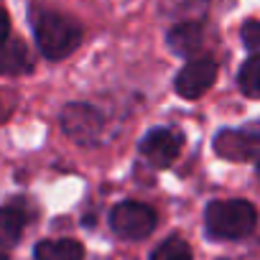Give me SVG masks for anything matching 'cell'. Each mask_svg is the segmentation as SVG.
Segmentation results:
<instances>
[{
    "label": "cell",
    "instance_id": "15",
    "mask_svg": "<svg viewBox=\"0 0 260 260\" xmlns=\"http://www.w3.org/2000/svg\"><path fill=\"white\" fill-rule=\"evenodd\" d=\"M242 44L250 51H260V21H247L242 26Z\"/></svg>",
    "mask_w": 260,
    "mask_h": 260
},
{
    "label": "cell",
    "instance_id": "1",
    "mask_svg": "<svg viewBox=\"0 0 260 260\" xmlns=\"http://www.w3.org/2000/svg\"><path fill=\"white\" fill-rule=\"evenodd\" d=\"M257 212L245 199L212 202L204 212V227L214 240H242L255 230Z\"/></svg>",
    "mask_w": 260,
    "mask_h": 260
},
{
    "label": "cell",
    "instance_id": "10",
    "mask_svg": "<svg viewBox=\"0 0 260 260\" xmlns=\"http://www.w3.org/2000/svg\"><path fill=\"white\" fill-rule=\"evenodd\" d=\"M207 8H209V0H161V11L171 16L176 23L181 21L202 23V18L207 16Z\"/></svg>",
    "mask_w": 260,
    "mask_h": 260
},
{
    "label": "cell",
    "instance_id": "6",
    "mask_svg": "<svg viewBox=\"0 0 260 260\" xmlns=\"http://www.w3.org/2000/svg\"><path fill=\"white\" fill-rule=\"evenodd\" d=\"M214 153L227 161H260V136L242 130H222L214 138Z\"/></svg>",
    "mask_w": 260,
    "mask_h": 260
},
{
    "label": "cell",
    "instance_id": "9",
    "mask_svg": "<svg viewBox=\"0 0 260 260\" xmlns=\"http://www.w3.org/2000/svg\"><path fill=\"white\" fill-rule=\"evenodd\" d=\"M36 260H84V247L77 240H44L36 245Z\"/></svg>",
    "mask_w": 260,
    "mask_h": 260
},
{
    "label": "cell",
    "instance_id": "7",
    "mask_svg": "<svg viewBox=\"0 0 260 260\" xmlns=\"http://www.w3.org/2000/svg\"><path fill=\"white\" fill-rule=\"evenodd\" d=\"M181 151V141L176 133H171V130H164V127H156L151 130V133L141 141V156L156 166V169H166L176 161Z\"/></svg>",
    "mask_w": 260,
    "mask_h": 260
},
{
    "label": "cell",
    "instance_id": "8",
    "mask_svg": "<svg viewBox=\"0 0 260 260\" xmlns=\"http://www.w3.org/2000/svg\"><path fill=\"white\" fill-rule=\"evenodd\" d=\"M166 44L176 56H194L204 44L202 23L197 21H181L166 34Z\"/></svg>",
    "mask_w": 260,
    "mask_h": 260
},
{
    "label": "cell",
    "instance_id": "2",
    "mask_svg": "<svg viewBox=\"0 0 260 260\" xmlns=\"http://www.w3.org/2000/svg\"><path fill=\"white\" fill-rule=\"evenodd\" d=\"M36 41L39 49L46 59H64L69 56L79 41H82V28L77 21L59 16V13H44L36 21Z\"/></svg>",
    "mask_w": 260,
    "mask_h": 260
},
{
    "label": "cell",
    "instance_id": "16",
    "mask_svg": "<svg viewBox=\"0 0 260 260\" xmlns=\"http://www.w3.org/2000/svg\"><path fill=\"white\" fill-rule=\"evenodd\" d=\"M8 31H11V18L3 8H0V46L8 41Z\"/></svg>",
    "mask_w": 260,
    "mask_h": 260
},
{
    "label": "cell",
    "instance_id": "13",
    "mask_svg": "<svg viewBox=\"0 0 260 260\" xmlns=\"http://www.w3.org/2000/svg\"><path fill=\"white\" fill-rule=\"evenodd\" d=\"M237 84H240L245 97H250V100L260 97V54H252L242 64V69L237 74Z\"/></svg>",
    "mask_w": 260,
    "mask_h": 260
},
{
    "label": "cell",
    "instance_id": "11",
    "mask_svg": "<svg viewBox=\"0 0 260 260\" xmlns=\"http://www.w3.org/2000/svg\"><path fill=\"white\" fill-rule=\"evenodd\" d=\"M31 69V56L21 41H6L0 46V74H23Z\"/></svg>",
    "mask_w": 260,
    "mask_h": 260
},
{
    "label": "cell",
    "instance_id": "5",
    "mask_svg": "<svg viewBox=\"0 0 260 260\" xmlns=\"http://www.w3.org/2000/svg\"><path fill=\"white\" fill-rule=\"evenodd\" d=\"M214 79H217V61L212 56H194L176 74V92L184 100H197L214 84Z\"/></svg>",
    "mask_w": 260,
    "mask_h": 260
},
{
    "label": "cell",
    "instance_id": "14",
    "mask_svg": "<svg viewBox=\"0 0 260 260\" xmlns=\"http://www.w3.org/2000/svg\"><path fill=\"white\" fill-rule=\"evenodd\" d=\"M151 260H191V247L179 235H171L153 250Z\"/></svg>",
    "mask_w": 260,
    "mask_h": 260
},
{
    "label": "cell",
    "instance_id": "3",
    "mask_svg": "<svg viewBox=\"0 0 260 260\" xmlns=\"http://www.w3.org/2000/svg\"><path fill=\"white\" fill-rule=\"evenodd\" d=\"M110 227L122 240H143L156 230V212L141 202H120L110 212Z\"/></svg>",
    "mask_w": 260,
    "mask_h": 260
},
{
    "label": "cell",
    "instance_id": "12",
    "mask_svg": "<svg viewBox=\"0 0 260 260\" xmlns=\"http://www.w3.org/2000/svg\"><path fill=\"white\" fill-rule=\"evenodd\" d=\"M26 214L18 207H0V247H13L21 240Z\"/></svg>",
    "mask_w": 260,
    "mask_h": 260
},
{
    "label": "cell",
    "instance_id": "4",
    "mask_svg": "<svg viewBox=\"0 0 260 260\" xmlns=\"http://www.w3.org/2000/svg\"><path fill=\"white\" fill-rule=\"evenodd\" d=\"M61 127L72 141L82 146H92L102 138L105 117L100 115V110H94L87 102H72L61 110Z\"/></svg>",
    "mask_w": 260,
    "mask_h": 260
},
{
    "label": "cell",
    "instance_id": "17",
    "mask_svg": "<svg viewBox=\"0 0 260 260\" xmlns=\"http://www.w3.org/2000/svg\"><path fill=\"white\" fill-rule=\"evenodd\" d=\"M255 174H257V179H260V161L255 164Z\"/></svg>",
    "mask_w": 260,
    "mask_h": 260
}]
</instances>
